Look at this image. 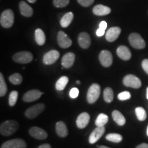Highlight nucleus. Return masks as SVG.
I'll return each mask as SVG.
<instances>
[{
	"mask_svg": "<svg viewBox=\"0 0 148 148\" xmlns=\"http://www.w3.org/2000/svg\"><path fill=\"white\" fill-rule=\"evenodd\" d=\"M19 127L18 122L14 120H8L1 123L0 125V133L5 136H11L17 131Z\"/></svg>",
	"mask_w": 148,
	"mask_h": 148,
	"instance_id": "nucleus-1",
	"label": "nucleus"
},
{
	"mask_svg": "<svg viewBox=\"0 0 148 148\" xmlns=\"http://www.w3.org/2000/svg\"><path fill=\"white\" fill-rule=\"evenodd\" d=\"M14 21L13 11L8 9L3 11L0 16V24L4 28H10L12 26Z\"/></svg>",
	"mask_w": 148,
	"mask_h": 148,
	"instance_id": "nucleus-2",
	"label": "nucleus"
},
{
	"mask_svg": "<svg viewBox=\"0 0 148 148\" xmlns=\"http://www.w3.org/2000/svg\"><path fill=\"white\" fill-rule=\"evenodd\" d=\"M45 108V105L44 103H37V104L29 107L25 112V116L28 119H32L38 116L40 113L43 112Z\"/></svg>",
	"mask_w": 148,
	"mask_h": 148,
	"instance_id": "nucleus-3",
	"label": "nucleus"
},
{
	"mask_svg": "<svg viewBox=\"0 0 148 148\" xmlns=\"http://www.w3.org/2000/svg\"><path fill=\"white\" fill-rule=\"evenodd\" d=\"M128 40L132 47L137 49H144L146 46V43L143 38L138 33H132L130 34Z\"/></svg>",
	"mask_w": 148,
	"mask_h": 148,
	"instance_id": "nucleus-4",
	"label": "nucleus"
},
{
	"mask_svg": "<svg viewBox=\"0 0 148 148\" xmlns=\"http://www.w3.org/2000/svg\"><path fill=\"white\" fill-rule=\"evenodd\" d=\"M101 88L98 84H92L88 88L87 92V101L89 103H93L97 100L100 95Z\"/></svg>",
	"mask_w": 148,
	"mask_h": 148,
	"instance_id": "nucleus-5",
	"label": "nucleus"
},
{
	"mask_svg": "<svg viewBox=\"0 0 148 148\" xmlns=\"http://www.w3.org/2000/svg\"><path fill=\"white\" fill-rule=\"evenodd\" d=\"M12 59L14 62L20 64H27L33 60V55L29 51H20L14 54Z\"/></svg>",
	"mask_w": 148,
	"mask_h": 148,
	"instance_id": "nucleus-6",
	"label": "nucleus"
},
{
	"mask_svg": "<svg viewBox=\"0 0 148 148\" xmlns=\"http://www.w3.org/2000/svg\"><path fill=\"white\" fill-rule=\"evenodd\" d=\"M123 83L127 87L133 88H139L142 84L140 79L132 74L125 75L123 79Z\"/></svg>",
	"mask_w": 148,
	"mask_h": 148,
	"instance_id": "nucleus-7",
	"label": "nucleus"
},
{
	"mask_svg": "<svg viewBox=\"0 0 148 148\" xmlns=\"http://www.w3.org/2000/svg\"><path fill=\"white\" fill-rule=\"evenodd\" d=\"M99 59L101 65L104 67H109L112 65L113 58L112 53L108 50H102L99 55Z\"/></svg>",
	"mask_w": 148,
	"mask_h": 148,
	"instance_id": "nucleus-8",
	"label": "nucleus"
},
{
	"mask_svg": "<svg viewBox=\"0 0 148 148\" xmlns=\"http://www.w3.org/2000/svg\"><path fill=\"white\" fill-rule=\"evenodd\" d=\"M60 57V53L57 50H51L45 53L42 58V62L45 64L50 65L55 63Z\"/></svg>",
	"mask_w": 148,
	"mask_h": 148,
	"instance_id": "nucleus-9",
	"label": "nucleus"
},
{
	"mask_svg": "<svg viewBox=\"0 0 148 148\" xmlns=\"http://www.w3.org/2000/svg\"><path fill=\"white\" fill-rule=\"evenodd\" d=\"M27 144L21 138H15L3 143L1 148H26Z\"/></svg>",
	"mask_w": 148,
	"mask_h": 148,
	"instance_id": "nucleus-10",
	"label": "nucleus"
},
{
	"mask_svg": "<svg viewBox=\"0 0 148 148\" xmlns=\"http://www.w3.org/2000/svg\"><path fill=\"white\" fill-rule=\"evenodd\" d=\"M57 40H58V45L64 49L71 47L72 45V40L63 31H59L57 36Z\"/></svg>",
	"mask_w": 148,
	"mask_h": 148,
	"instance_id": "nucleus-11",
	"label": "nucleus"
},
{
	"mask_svg": "<svg viewBox=\"0 0 148 148\" xmlns=\"http://www.w3.org/2000/svg\"><path fill=\"white\" fill-rule=\"evenodd\" d=\"M29 133L33 138L38 140H44L47 138L48 134L46 131L39 127L34 126L29 130Z\"/></svg>",
	"mask_w": 148,
	"mask_h": 148,
	"instance_id": "nucleus-12",
	"label": "nucleus"
},
{
	"mask_svg": "<svg viewBox=\"0 0 148 148\" xmlns=\"http://www.w3.org/2000/svg\"><path fill=\"white\" fill-rule=\"evenodd\" d=\"M42 95V92L38 89L30 90L24 94L23 100L25 102H32V101L39 99Z\"/></svg>",
	"mask_w": 148,
	"mask_h": 148,
	"instance_id": "nucleus-13",
	"label": "nucleus"
},
{
	"mask_svg": "<svg viewBox=\"0 0 148 148\" xmlns=\"http://www.w3.org/2000/svg\"><path fill=\"white\" fill-rule=\"evenodd\" d=\"M121 29L119 27H112L109 28L106 33V39L108 42H113L119 36Z\"/></svg>",
	"mask_w": 148,
	"mask_h": 148,
	"instance_id": "nucleus-14",
	"label": "nucleus"
},
{
	"mask_svg": "<svg viewBox=\"0 0 148 148\" xmlns=\"http://www.w3.org/2000/svg\"><path fill=\"white\" fill-rule=\"evenodd\" d=\"M105 132V127H97L92 132L90 133L88 141L90 144H94L103 136Z\"/></svg>",
	"mask_w": 148,
	"mask_h": 148,
	"instance_id": "nucleus-15",
	"label": "nucleus"
},
{
	"mask_svg": "<svg viewBox=\"0 0 148 148\" xmlns=\"http://www.w3.org/2000/svg\"><path fill=\"white\" fill-rule=\"evenodd\" d=\"M77 40H78L79 45L82 49H88L90 47V43H91L89 34L86 32H81L79 34Z\"/></svg>",
	"mask_w": 148,
	"mask_h": 148,
	"instance_id": "nucleus-16",
	"label": "nucleus"
},
{
	"mask_svg": "<svg viewBox=\"0 0 148 148\" xmlns=\"http://www.w3.org/2000/svg\"><path fill=\"white\" fill-rule=\"evenodd\" d=\"M75 56L73 53L69 52L66 53V54L63 56L62 58V60H61V64H62V66L66 69H69V68L71 67L73 65L74 62H75Z\"/></svg>",
	"mask_w": 148,
	"mask_h": 148,
	"instance_id": "nucleus-17",
	"label": "nucleus"
},
{
	"mask_svg": "<svg viewBox=\"0 0 148 148\" xmlns=\"http://www.w3.org/2000/svg\"><path fill=\"white\" fill-rule=\"evenodd\" d=\"M90 115L87 112H82L77 116L76 120V125L78 128L83 129L87 126L89 123Z\"/></svg>",
	"mask_w": 148,
	"mask_h": 148,
	"instance_id": "nucleus-18",
	"label": "nucleus"
},
{
	"mask_svg": "<svg viewBox=\"0 0 148 148\" xmlns=\"http://www.w3.org/2000/svg\"><path fill=\"white\" fill-rule=\"evenodd\" d=\"M116 54L123 60H129L132 57L130 51L126 46L121 45L116 49Z\"/></svg>",
	"mask_w": 148,
	"mask_h": 148,
	"instance_id": "nucleus-19",
	"label": "nucleus"
},
{
	"mask_svg": "<svg viewBox=\"0 0 148 148\" xmlns=\"http://www.w3.org/2000/svg\"><path fill=\"white\" fill-rule=\"evenodd\" d=\"M19 10L22 15L26 17H30L32 16L34 10L30 5H29L25 1H21L19 3Z\"/></svg>",
	"mask_w": 148,
	"mask_h": 148,
	"instance_id": "nucleus-20",
	"label": "nucleus"
},
{
	"mask_svg": "<svg viewBox=\"0 0 148 148\" xmlns=\"http://www.w3.org/2000/svg\"><path fill=\"white\" fill-rule=\"evenodd\" d=\"M111 12V9L108 6L103 5L101 4L96 5L93 8H92V12L94 14L97 16H105L107 14H110Z\"/></svg>",
	"mask_w": 148,
	"mask_h": 148,
	"instance_id": "nucleus-21",
	"label": "nucleus"
},
{
	"mask_svg": "<svg viewBox=\"0 0 148 148\" xmlns=\"http://www.w3.org/2000/svg\"><path fill=\"white\" fill-rule=\"evenodd\" d=\"M56 131L60 137H66L68 135V130L63 121H58L56 124Z\"/></svg>",
	"mask_w": 148,
	"mask_h": 148,
	"instance_id": "nucleus-22",
	"label": "nucleus"
},
{
	"mask_svg": "<svg viewBox=\"0 0 148 148\" xmlns=\"http://www.w3.org/2000/svg\"><path fill=\"white\" fill-rule=\"evenodd\" d=\"M112 116L114 121L116 122V124H118L120 126H123L125 123V119L124 116L119 110H114L112 112Z\"/></svg>",
	"mask_w": 148,
	"mask_h": 148,
	"instance_id": "nucleus-23",
	"label": "nucleus"
},
{
	"mask_svg": "<svg viewBox=\"0 0 148 148\" xmlns=\"http://www.w3.org/2000/svg\"><path fill=\"white\" fill-rule=\"evenodd\" d=\"M73 13L71 12H69L65 14L60 19V25L62 27H67L71 24V23L73 19Z\"/></svg>",
	"mask_w": 148,
	"mask_h": 148,
	"instance_id": "nucleus-24",
	"label": "nucleus"
},
{
	"mask_svg": "<svg viewBox=\"0 0 148 148\" xmlns=\"http://www.w3.org/2000/svg\"><path fill=\"white\" fill-rule=\"evenodd\" d=\"M35 40L38 45L42 46L45 43V35L41 29L38 28L35 30Z\"/></svg>",
	"mask_w": 148,
	"mask_h": 148,
	"instance_id": "nucleus-25",
	"label": "nucleus"
},
{
	"mask_svg": "<svg viewBox=\"0 0 148 148\" xmlns=\"http://www.w3.org/2000/svg\"><path fill=\"white\" fill-rule=\"evenodd\" d=\"M108 116L106 114L101 113L99 114L97 119L95 120V125L97 127L104 126L105 125L108 123Z\"/></svg>",
	"mask_w": 148,
	"mask_h": 148,
	"instance_id": "nucleus-26",
	"label": "nucleus"
},
{
	"mask_svg": "<svg viewBox=\"0 0 148 148\" xmlns=\"http://www.w3.org/2000/svg\"><path fill=\"white\" fill-rule=\"evenodd\" d=\"M69 82V78L66 76H62L58 79L56 84V88L58 90H62L64 89L66 84Z\"/></svg>",
	"mask_w": 148,
	"mask_h": 148,
	"instance_id": "nucleus-27",
	"label": "nucleus"
},
{
	"mask_svg": "<svg viewBox=\"0 0 148 148\" xmlns=\"http://www.w3.org/2000/svg\"><path fill=\"white\" fill-rule=\"evenodd\" d=\"M103 99L106 102H112L114 99V92L112 89L110 87H107L103 90Z\"/></svg>",
	"mask_w": 148,
	"mask_h": 148,
	"instance_id": "nucleus-28",
	"label": "nucleus"
},
{
	"mask_svg": "<svg viewBox=\"0 0 148 148\" xmlns=\"http://www.w3.org/2000/svg\"><path fill=\"white\" fill-rule=\"evenodd\" d=\"M106 139L109 140V141L113 142V143H120L123 139V137L121 134H116V133H110L106 135Z\"/></svg>",
	"mask_w": 148,
	"mask_h": 148,
	"instance_id": "nucleus-29",
	"label": "nucleus"
},
{
	"mask_svg": "<svg viewBox=\"0 0 148 148\" xmlns=\"http://www.w3.org/2000/svg\"><path fill=\"white\" fill-rule=\"evenodd\" d=\"M135 113H136V117L140 121H145L147 118V113L145 109L142 107H137L135 109Z\"/></svg>",
	"mask_w": 148,
	"mask_h": 148,
	"instance_id": "nucleus-30",
	"label": "nucleus"
},
{
	"mask_svg": "<svg viewBox=\"0 0 148 148\" xmlns=\"http://www.w3.org/2000/svg\"><path fill=\"white\" fill-rule=\"evenodd\" d=\"M9 80L12 84L17 85L20 84L22 82L23 77H22V75L20 73H15L10 75V77H9Z\"/></svg>",
	"mask_w": 148,
	"mask_h": 148,
	"instance_id": "nucleus-31",
	"label": "nucleus"
},
{
	"mask_svg": "<svg viewBox=\"0 0 148 148\" xmlns=\"http://www.w3.org/2000/svg\"><path fill=\"white\" fill-rule=\"evenodd\" d=\"M7 86L2 73H0V96L3 97L7 92Z\"/></svg>",
	"mask_w": 148,
	"mask_h": 148,
	"instance_id": "nucleus-32",
	"label": "nucleus"
},
{
	"mask_svg": "<svg viewBox=\"0 0 148 148\" xmlns=\"http://www.w3.org/2000/svg\"><path fill=\"white\" fill-rule=\"evenodd\" d=\"M18 95V92L16 91V90H14V91H12L10 92L8 99L9 105H10V106H14V105L16 104V101H17Z\"/></svg>",
	"mask_w": 148,
	"mask_h": 148,
	"instance_id": "nucleus-33",
	"label": "nucleus"
},
{
	"mask_svg": "<svg viewBox=\"0 0 148 148\" xmlns=\"http://www.w3.org/2000/svg\"><path fill=\"white\" fill-rule=\"evenodd\" d=\"M69 0H53V4L56 8H64L69 3Z\"/></svg>",
	"mask_w": 148,
	"mask_h": 148,
	"instance_id": "nucleus-34",
	"label": "nucleus"
},
{
	"mask_svg": "<svg viewBox=\"0 0 148 148\" xmlns=\"http://www.w3.org/2000/svg\"><path fill=\"white\" fill-rule=\"evenodd\" d=\"M131 97V94L130 92L128 91H123L118 95V99L121 101H124L127 100V99H130Z\"/></svg>",
	"mask_w": 148,
	"mask_h": 148,
	"instance_id": "nucleus-35",
	"label": "nucleus"
},
{
	"mask_svg": "<svg viewBox=\"0 0 148 148\" xmlns=\"http://www.w3.org/2000/svg\"><path fill=\"white\" fill-rule=\"evenodd\" d=\"M79 4L84 7H88L93 3L95 0H77Z\"/></svg>",
	"mask_w": 148,
	"mask_h": 148,
	"instance_id": "nucleus-36",
	"label": "nucleus"
},
{
	"mask_svg": "<svg viewBox=\"0 0 148 148\" xmlns=\"http://www.w3.org/2000/svg\"><path fill=\"white\" fill-rule=\"evenodd\" d=\"M79 95V90L77 88H72L69 92V96L73 99L77 97Z\"/></svg>",
	"mask_w": 148,
	"mask_h": 148,
	"instance_id": "nucleus-37",
	"label": "nucleus"
},
{
	"mask_svg": "<svg viewBox=\"0 0 148 148\" xmlns=\"http://www.w3.org/2000/svg\"><path fill=\"white\" fill-rule=\"evenodd\" d=\"M142 67L146 73L148 75V59H145V60H143L142 62Z\"/></svg>",
	"mask_w": 148,
	"mask_h": 148,
	"instance_id": "nucleus-38",
	"label": "nucleus"
},
{
	"mask_svg": "<svg viewBox=\"0 0 148 148\" xmlns=\"http://www.w3.org/2000/svg\"><path fill=\"white\" fill-rule=\"evenodd\" d=\"M104 34H105V29H101L100 27H99V28L97 30V32H96V34H97V36H101Z\"/></svg>",
	"mask_w": 148,
	"mask_h": 148,
	"instance_id": "nucleus-39",
	"label": "nucleus"
},
{
	"mask_svg": "<svg viewBox=\"0 0 148 148\" xmlns=\"http://www.w3.org/2000/svg\"><path fill=\"white\" fill-rule=\"evenodd\" d=\"M107 23L106 21H101L100 23H99V27H100V28H101V29H105V30H106V29L107 28Z\"/></svg>",
	"mask_w": 148,
	"mask_h": 148,
	"instance_id": "nucleus-40",
	"label": "nucleus"
},
{
	"mask_svg": "<svg viewBox=\"0 0 148 148\" xmlns=\"http://www.w3.org/2000/svg\"><path fill=\"white\" fill-rule=\"evenodd\" d=\"M136 148H148V144L145 143H141L140 144V145L136 146Z\"/></svg>",
	"mask_w": 148,
	"mask_h": 148,
	"instance_id": "nucleus-41",
	"label": "nucleus"
},
{
	"mask_svg": "<svg viewBox=\"0 0 148 148\" xmlns=\"http://www.w3.org/2000/svg\"><path fill=\"white\" fill-rule=\"evenodd\" d=\"M37 148H51V147L49 144L45 143V144H42V145L38 146Z\"/></svg>",
	"mask_w": 148,
	"mask_h": 148,
	"instance_id": "nucleus-42",
	"label": "nucleus"
},
{
	"mask_svg": "<svg viewBox=\"0 0 148 148\" xmlns=\"http://www.w3.org/2000/svg\"><path fill=\"white\" fill-rule=\"evenodd\" d=\"M27 1H28L29 2H30V3H34L36 2V0H27Z\"/></svg>",
	"mask_w": 148,
	"mask_h": 148,
	"instance_id": "nucleus-43",
	"label": "nucleus"
},
{
	"mask_svg": "<svg viewBox=\"0 0 148 148\" xmlns=\"http://www.w3.org/2000/svg\"><path fill=\"white\" fill-rule=\"evenodd\" d=\"M97 148H110V147H106V146H104V145H101V146H99Z\"/></svg>",
	"mask_w": 148,
	"mask_h": 148,
	"instance_id": "nucleus-44",
	"label": "nucleus"
},
{
	"mask_svg": "<svg viewBox=\"0 0 148 148\" xmlns=\"http://www.w3.org/2000/svg\"><path fill=\"white\" fill-rule=\"evenodd\" d=\"M146 97H147V99H148V87L147 88V93H146Z\"/></svg>",
	"mask_w": 148,
	"mask_h": 148,
	"instance_id": "nucleus-45",
	"label": "nucleus"
},
{
	"mask_svg": "<svg viewBox=\"0 0 148 148\" xmlns=\"http://www.w3.org/2000/svg\"><path fill=\"white\" fill-rule=\"evenodd\" d=\"M76 83H77V84H80V81H79V80H77V81H76Z\"/></svg>",
	"mask_w": 148,
	"mask_h": 148,
	"instance_id": "nucleus-46",
	"label": "nucleus"
},
{
	"mask_svg": "<svg viewBox=\"0 0 148 148\" xmlns=\"http://www.w3.org/2000/svg\"><path fill=\"white\" fill-rule=\"evenodd\" d=\"M147 135L148 136V125H147Z\"/></svg>",
	"mask_w": 148,
	"mask_h": 148,
	"instance_id": "nucleus-47",
	"label": "nucleus"
}]
</instances>
